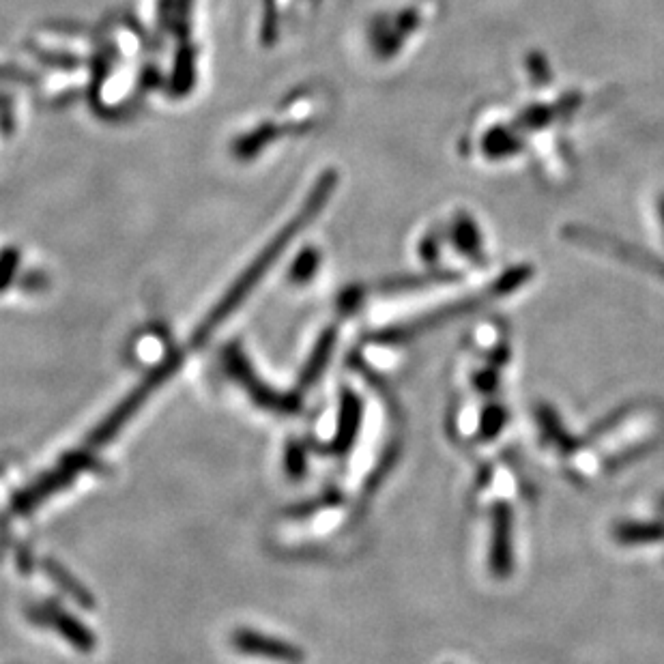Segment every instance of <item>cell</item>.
I'll list each match as a JSON object with an SVG mask.
<instances>
[{
	"mask_svg": "<svg viewBox=\"0 0 664 664\" xmlns=\"http://www.w3.org/2000/svg\"><path fill=\"white\" fill-rule=\"evenodd\" d=\"M237 647H241V652L245 654H254V656H263V658H273V660H282V662H299L303 656L297 652V647L286 645L276 639H267L261 637V634H237L235 639Z\"/></svg>",
	"mask_w": 664,
	"mask_h": 664,
	"instance_id": "6da1fadb",
	"label": "cell"
}]
</instances>
